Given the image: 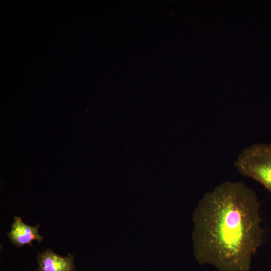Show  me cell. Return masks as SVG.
Returning a JSON list of instances; mask_svg holds the SVG:
<instances>
[{
  "label": "cell",
  "mask_w": 271,
  "mask_h": 271,
  "mask_svg": "<svg viewBox=\"0 0 271 271\" xmlns=\"http://www.w3.org/2000/svg\"><path fill=\"white\" fill-rule=\"evenodd\" d=\"M37 264V271H76L72 254L61 256L50 249L38 254Z\"/></svg>",
  "instance_id": "obj_4"
},
{
  "label": "cell",
  "mask_w": 271,
  "mask_h": 271,
  "mask_svg": "<svg viewBox=\"0 0 271 271\" xmlns=\"http://www.w3.org/2000/svg\"><path fill=\"white\" fill-rule=\"evenodd\" d=\"M260 206L256 193L239 181L206 193L194 214L197 261L219 271H250L263 239Z\"/></svg>",
  "instance_id": "obj_1"
},
{
  "label": "cell",
  "mask_w": 271,
  "mask_h": 271,
  "mask_svg": "<svg viewBox=\"0 0 271 271\" xmlns=\"http://www.w3.org/2000/svg\"><path fill=\"white\" fill-rule=\"evenodd\" d=\"M234 165L240 174L261 184L271 195V143H255L245 148Z\"/></svg>",
  "instance_id": "obj_2"
},
{
  "label": "cell",
  "mask_w": 271,
  "mask_h": 271,
  "mask_svg": "<svg viewBox=\"0 0 271 271\" xmlns=\"http://www.w3.org/2000/svg\"><path fill=\"white\" fill-rule=\"evenodd\" d=\"M40 224L30 226L25 223L18 216H15L10 231L7 235L10 241L17 248L24 245H31L32 242H41L43 236L39 233Z\"/></svg>",
  "instance_id": "obj_3"
}]
</instances>
